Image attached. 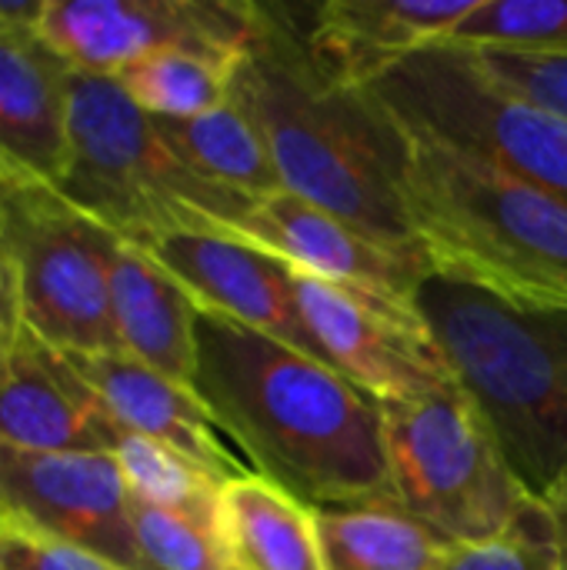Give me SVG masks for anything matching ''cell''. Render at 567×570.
<instances>
[{"instance_id": "cell-1", "label": "cell", "mask_w": 567, "mask_h": 570, "mask_svg": "<svg viewBox=\"0 0 567 570\" xmlns=\"http://www.w3.org/2000/svg\"><path fill=\"white\" fill-rule=\"evenodd\" d=\"M194 394L251 471L307 508L394 498L381 407L341 371L197 311Z\"/></svg>"}, {"instance_id": "cell-17", "label": "cell", "mask_w": 567, "mask_h": 570, "mask_svg": "<svg viewBox=\"0 0 567 570\" xmlns=\"http://www.w3.org/2000/svg\"><path fill=\"white\" fill-rule=\"evenodd\" d=\"M0 160L50 184L70 160V63L40 30L0 27Z\"/></svg>"}, {"instance_id": "cell-5", "label": "cell", "mask_w": 567, "mask_h": 570, "mask_svg": "<svg viewBox=\"0 0 567 570\" xmlns=\"http://www.w3.org/2000/svg\"><path fill=\"white\" fill-rule=\"evenodd\" d=\"M53 187L127 244L227 234L257 204L194 174L114 77L80 70H70V160Z\"/></svg>"}, {"instance_id": "cell-10", "label": "cell", "mask_w": 567, "mask_h": 570, "mask_svg": "<svg viewBox=\"0 0 567 570\" xmlns=\"http://www.w3.org/2000/svg\"><path fill=\"white\" fill-rule=\"evenodd\" d=\"M291 284L321 357L378 404L414 401L454 384L414 304L297 271H291Z\"/></svg>"}, {"instance_id": "cell-30", "label": "cell", "mask_w": 567, "mask_h": 570, "mask_svg": "<svg viewBox=\"0 0 567 570\" xmlns=\"http://www.w3.org/2000/svg\"><path fill=\"white\" fill-rule=\"evenodd\" d=\"M47 0H0V27L13 30H40Z\"/></svg>"}, {"instance_id": "cell-25", "label": "cell", "mask_w": 567, "mask_h": 570, "mask_svg": "<svg viewBox=\"0 0 567 570\" xmlns=\"http://www.w3.org/2000/svg\"><path fill=\"white\" fill-rule=\"evenodd\" d=\"M137 551L147 570H231L214 511H170L130 498Z\"/></svg>"}, {"instance_id": "cell-22", "label": "cell", "mask_w": 567, "mask_h": 570, "mask_svg": "<svg viewBox=\"0 0 567 570\" xmlns=\"http://www.w3.org/2000/svg\"><path fill=\"white\" fill-rule=\"evenodd\" d=\"M234 67L197 50H164L120 70L114 80L147 117L190 120L227 100Z\"/></svg>"}, {"instance_id": "cell-2", "label": "cell", "mask_w": 567, "mask_h": 570, "mask_svg": "<svg viewBox=\"0 0 567 570\" xmlns=\"http://www.w3.org/2000/svg\"><path fill=\"white\" fill-rule=\"evenodd\" d=\"M231 97L261 130L281 190L428 267L401 194L408 134L364 87L341 83L317 63L304 13L257 3Z\"/></svg>"}, {"instance_id": "cell-14", "label": "cell", "mask_w": 567, "mask_h": 570, "mask_svg": "<svg viewBox=\"0 0 567 570\" xmlns=\"http://www.w3.org/2000/svg\"><path fill=\"white\" fill-rule=\"evenodd\" d=\"M120 428L70 367L30 331L0 351V444L40 454H114Z\"/></svg>"}, {"instance_id": "cell-23", "label": "cell", "mask_w": 567, "mask_h": 570, "mask_svg": "<svg viewBox=\"0 0 567 570\" xmlns=\"http://www.w3.org/2000/svg\"><path fill=\"white\" fill-rule=\"evenodd\" d=\"M441 43L518 57L567 53V0H481Z\"/></svg>"}, {"instance_id": "cell-20", "label": "cell", "mask_w": 567, "mask_h": 570, "mask_svg": "<svg viewBox=\"0 0 567 570\" xmlns=\"http://www.w3.org/2000/svg\"><path fill=\"white\" fill-rule=\"evenodd\" d=\"M324 570H441L458 548L394 498L314 508Z\"/></svg>"}, {"instance_id": "cell-11", "label": "cell", "mask_w": 567, "mask_h": 570, "mask_svg": "<svg viewBox=\"0 0 567 570\" xmlns=\"http://www.w3.org/2000/svg\"><path fill=\"white\" fill-rule=\"evenodd\" d=\"M0 521L77 544L117 568L147 570L114 454H40L0 444Z\"/></svg>"}, {"instance_id": "cell-24", "label": "cell", "mask_w": 567, "mask_h": 570, "mask_svg": "<svg viewBox=\"0 0 567 570\" xmlns=\"http://www.w3.org/2000/svg\"><path fill=\"white\" fill-rule=\"evenodd\" d=\"M114 461L120 464V474L134 501L170 508V511H214L217 508V494L224 484L214 481L184 454L170 451L167 444H157L140 434H120L114 448Z\"/></svg>"}, {"instance_id": "cell-27", "label": "cell", "mask_w": 567, "mask_h": 570, "mask_svg": "<svg viewBox=\"0 0 567 570\" xmlns=\"http://www.w3.org/2000/svg\"><path fill=\"white\" fill-rule=\"evenodd\" d=\"M468 53L498 83L567 117V53L561 57H518V53H495V50H481V53L468 50Z\"/></svg>"}, {"instance_id": "cell-3", "label": "cell", "mask_w": 567, "mask_h": 570, "mask_svg": "<svg viewBox=\"0 0 567 570\" xmlns=\"http://www.w3.org/2000/svg\"><path fill=\"white\" fill-rule=\"evenodd\" d=\"M414 311L454 384L491 424L518 484L551 504L567 488V307L428 271Z\"/></svg>"}, {"instance_id": "cell-16", "label": "cell", "mask_w": 567, "mask_h": 570, "mask_svg": "<svg viewBox=\"0 0 567 570\" xmlns=\"http://www.w3.org/2000/svg\"><path fill=\"white\" fill-rule=\"evenodd\" d=\"M481 0H328L307 13V43L341 83L368 87L408 53L441 43Z\"/></svg>"}, {"instance_id": "cell-6", "label": "cell", "mask_w": 567, "mask_h": 570, "mask_svg": "<svg viewBox=\"0 0 567 570\" xmlns=\"http://www.w3.org/2000/svg\"><path fill=\"white\" fill-rule=\"evenodd\" d=\"M364 90L401 130L488 160L567 200V117L498 83L468 50L421 47Z\"/></svg>"}, {"instance_id": "cell-12", "label": "cell", "mask_w": 567, "mask_h": 570, "mask_svg": "<svg viewBox=\"0 0 567 570\" xmlns=\"http://www.w3.org/2000/svg\"><path fill=\"white\" fill-rule=\"evenodd\" d=\"M134 247L147 250L190 294L197 311L321 357L297 311L291 271L281 261L217 230H170Z\"/></svg>"}, {"instance_id": "cell-19", "label": "cell", "mask_w": 567, "mask_h": 570, "mask_svg": "<svg viewBox=\"0 0 567 570\" xmlns=\"http://www.w3.org/2000/svg\"><path fill=\"white\" fill-rule=\"evenodd\" d=\"M217 531L231 570H324L314 508L254 471L221 488Z\"/></svg>"}, {"instance_id": "cell-13", "label": "cell", "mask_w": 567, "mask_h": 570, "mask_svg": "<svg viewBox=\"0 0 567 570\" xmlns=\"http://www.w3.org/2000/svg\"><path fill=\"white\" fill-rule=\"evenodd\" d=\"M227 234L297 274L401 304H414V291L428 274L424 264L374 244L351 224L287 190L257 200Z\"/></svg>"}, {"instance_id": "cell-31", "label": "cell", "mask_w": 567, "mask_h": 570, "mask_svg": "<svg viewBox=\"0 0 567 570\" xmlns=\"http://www.w3.org/2000/svg\"><path fill=\"white\" fill-rule=\"evenodd\" d=\"M555 514V528H558V544H561V570H567V488L548 504Z\"/></svg>"}, {"instance_id": "cell-8", "label": "cell", "mask_w": 567, "mask_h": 570, "mask_svg": "<svg viewBox=\"0 0 567 570\" xmlns=\"http://www.w3.org/2000/svg\"><path fill=\"white\" fill-rule=\"evenodd\" d=\"M0 237L17 267L23 327L60 354H120L110 264L120 237L50 180L0 160Z\"/></svg>"}, {"instance_id": "cell-21", "label": "cell", "mask_w": 567, "mask_h": 570, "mask_svg": "<svg viewBox=\"0 0 567 570\" xmlns=\"http://www.w3.org/2000/svg\"><path fill=\"white\" fill-rule=\"evenodd\" d=\"M180 160L204 180L264 200L281 190L267 144L247 110L227 94L221 107L190 120H154Z\"/></svg>"}, {"instance_id": "cell-28", "label": "cell", "mask_w": 567, "mask_h": 570, "mask_svg": "<svg viewBox=\"0 0 567 570\" xmlns=\"http://www.w3.org/2000/svg\"><path fill=\"white\" fill-rule=\"evenodd\" d=\"M0 570H124L77 544L0 521Z\"/></svg>"}, {"instance_id": "cell-9", "label": "cell", "mask_w": 567, "mask_h": 570, "mask_svg": "<svg viewBox=\"0 0 567 570\" xmlns=\"http://www.w3.org/2000/svg\"><path fill=\"white\" fill-rule=\"evenodd\" d=\"M254 30L251 0H47L40 20V37L70 70L97 77H117L164 50L237 63Z\"/></svg>"}, {"instance_id": "cell-15", "label": "cell", "mask_w": 567, "mask_h": 570, "mask_svg": "<svg viewBox=\"0 0 567 570\" xmlns=\"http://www.w3.org/2000/svg\"><path fill=\"white\" fill-rule=\"evenodd\" d=\"M63 357L90 384V391L100 397V404L107 407V414L124 434H140L157 444H167L170 451L184 454L221 484L251 474V464H244L231 451L224 431L217 428L204 401L194 394V387H184L130 361L127 354H63Z\"/></svg>"}, {"instance_id": "cell-7", "label": "cell", "mask_w": 567, "mask_h": 570, "mask_svg": "<svg viewBox=\"0 0 567 570\" xmlns=\"http://www.w3.org/2000/svg\"><path fill=\"white\" fill-rule=\"evenodd\" d=\"M378 407L394 501L444 541L495 538L528 504L491 424L458 384Z\"/></svg>"}, {"instance_id": "cell-29", "label": "cell", "mask_w": 567, "mask_h": 570, "mask_svg": "<svg viewBox=\"0 0 567 570\" xmlns=\"http://www.w3.org/2000/svg\"><path fill=\"white\" fill-rule=\"evenodd\" d=\"M23 301H20V281L17 267L7 254V244L0 237V351L17 344L23 334Z\"/></svg>"}, {"instance_id": "cell-4", "label": "cell", "mask_w": 567, "mask_h": 570, "mask_svg": "<svg viewBox=\"0 0 567 570\" xmlns=\"http://www.w3.org/2000/svg\"><path fill=\"white\" fill-rule=\"evenodd\" d=\"M401 194L431 271L501 297L567 307L565 197L414 134Z\"/></svg>"}, {"instance_id": "cell-18", "label": "cell", "mask_w": 567, "mask_h": 570, "mask_svg": "<svg viewBox=\"0 0 567 570\" xmlns=\"http://www.w3.org/2000/svg\"><path fill=\"white\" fill-rule=\"evenodd\" d=\"M110 317L120 354L190 387L197 364V304L140 247L120 240L110 264Z\"/></svg>"}, {"instance_id": "cell-26", "label": "cell", "mask_w": 567, "mask_h": 570, "mask_svg": "<svg viewBox=\"0 0 567 570\" xmlns=\"http://www.w3.org/2000/svg\"><path fill=\"white\" fill-rule=\"evenodd\" d=\"M441 570H561V544L551 508L528 498L505 531L478 544H458Z\"/></svg>"}]
</instances>
